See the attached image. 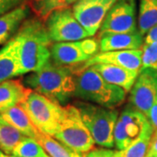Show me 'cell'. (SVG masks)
Wrapping results in <instances>:
<instances>
[{"label": "cell", "mask_w": 157, "mask_h": 157, "mask_svg": "<svg viewBox=\"0 0 157 157\" xmlns=\"http://www.w3.org/2000/svg\"><path fill=\"white\" fill-rule=\"evenodd\" d=\"M12 39L21 75L37 72L51 60L52 40L45 22L38 17L25 19Z\"/></svg>", "instance_id": "6da1fadb"}, {"label": "cell", "mask_w": 157, "mask_h": 157, "mask_svg": "<svg viewBox=\"0 0 157 157\" xmlns=\"http://www.w3.org/2000/svg\"><path fill=\"white\" fill-rule=\"evenodd\" d=\"M22 84L60 106L67 105L76 88L75 74L71 67L59 66L52 60L39 71L28 73Z\"/></svg>", "instance_id": "7a4b0ae2"}, {"label": "cell", "mask_w": 157, "mask_h": 157, "mask_svg": "<svg viewBox=\"0 0 157 157\" xmlns=\"http://www.w3.org/2000/svg\"><path fill=\"white\" fill-rule=\"evenodd\" d=\"M74 74L76 84L74 97L79 101L107 108H116L125 101L127 92L108 83L92 67Z\"/></svg>", "instance_id": "3957f363"}, {"label": "cell", "mask_w": 157, "mask_h": 157, "mask_svg": "<svg viewBox=\"0 0 157 157\" xmlns=\"http://www.w3.org/2000/svg\"><path fill=\"white\" fill-rule=\"evenodd\" d=\"M52 137L78 154L89 152L95 144L78 109L71 104L62 107L60 120Z\"/></svg>", "instance_id": "277c9868"}, {"label": "cell", "mask_w": 157, "mask_h": 157, "mask_svg": "<svg viewBox=\"0 0 157 157\" xmlns=\"http://www.w3.org/2000/svg\"><path fill=\"white\" fill-rule=\"evenodd\" d=\"M74 106L78 109L83 122L96 144L107 148L114 146L113 130L119 117L117 109L82 101H76Z\"/></svg>", "instance_id": "5b68a950"}, {"label": "cell", "mask_w": 157, "mask_h": 157, "mask_svg": "<svg viewBox=\"0 0 157 157\" xmlns=\"http://www.w3.org/2000/svg\"><path fill=\"white\" fill-rule=\"evenodd\" d=\"M40 133L53 136L60 120L62 106L32 91L20 104Z\"/></svg>", "instance_id": "8992f818"}, {"label": "cell", "mask_w": 157, "mask_h": 157, "mask_svg": "<svg viewBox=\"0 0 157 157\" xmlns=\"http://www.w3.org/2000/svg\"><path fill=\"white\" fill-rule=\"evenodd\" d=\"M44 22L52 42H73L90 37L70 7L52 11Z\"/></svg>", "instance_id": "52a82bcc"}, {"label": "cell", "mask_w": 157, "mask_h": 157, "mask_svg": "<svg viewBox=\"0 0 157 157\" xmlns=\"http://www.w3.org/2000/svg\"><path fill=\"white\" fill-rule=\"evenodd\" d=\"M148 124L149 121L144 113L128 105L119 113L113 130L114 145L118 150H123L138 139Z\"/></svg>", "instance_id": "ba28073f"}, {"label": "cell", "mask_w": 157, "mask_h": 157, "mask_svg": "<svg viewBox=\"0 0 157 157\" xmlns=\"http://www.w3.org/2000/svg\"><path fill=\"white\" fill-rule=\"evenodd\" d=\"M136 31V0H118L102 23L99 37L104 34L129 33Z\"/></svg>", "instance_id": "9c48e42d"}, {"label": "cell", "mask_w": 157, "mask_h": 157, "mask_svg": "<svg viewBox=\"0 0 157 157\" xmlns=\"http://www.w3.org/2000/svg\"><path fill=\"white\" fill-rule=\"evenodd\" d=\"M118 0H78L73 6L75 17L88 33L94 36L105 17Z\"/></svg>", "instance_id": "30bf717a"}, {"label": "cell", "mask_w": 157, "mask_h": 157, "mask_svg": "<svg viewBox=\"0 0 157 157\" xmlns=\"http://www.w3.org/2000/svg\"><path fill=\"white\" fill-rule=\"evenodd\" d=\"M157 99V71L152 68L140 69L130 90L129 105L147 115Z\"/></svg>", "instance_id": "8fae6325"}, {"label": "cell", "mask_w": 157, "mask_h": 157, "mask_svg": "<svg viewBox=\"0 0 157 157\" xmlns=\"http://www.w3.org/2000/svg\"><path fill=\"white\" fill-rule=\"evenodd\" d=\"M142 49L137 50L110 51L98 52L87 61L80 64L78 67H70L73 73L90 67L95 64H111L118 67L139 73L141 68Z\"/></svg>", "instance_id": "7c38bea8"}, {"label": "cell", "mask_w": 157, "mask_h": 157, "mask_svg": "<svg viewBox=\"0 0 157 157\" xmlns=\"http://www.w3.org/2000/svg\"><path fill=\"white\" fill-rule=\"evenodd\" d=\"M50 51L51 60L62 67H75L90 59L83 52L79 41L53 43Z\"/></svg>", "instance_id": "4fadbf2b"}, {"label": "cell", "mask_w": 157, "mask_h": 157, "mask_svg": "<svg viewBox=\"0 0 157 157\" xmlns=\"http://www.w3.org/2000/svg\"><path fill=\"white\" fill-rule=\"evenodd\" d=\"M100 52L137 50L144 44V36L139 31L129 33H109L99 37Z\"/></svg>", "instance_id": "5bb4252c"}, {"label": "cell", "mask_w": 157, "mask_h": 157, "mask_svg": "<svg viewBox=\"0 0 157 157\" xmlns=\"http://www.w3.org/2000/svg\"><path fill=\"white\" fill-rule=\"evenodd\" d=\"M92 67L110 84L117 86L126 92L131 90L139 73L111 64H95Z\"/></svg>", "instance_id": "9a60e30c"}, {"label": "cell", "mask_w": 157, "mask_h": 157, "mask_svg": "<svg viewBox=\"0 0 157 157\" xmlns=\"http://www.w3.org/2000/svg\"><path fill=\"white\" fill-rule=\"evenodd\" d=\"M30 11L28 4H25L0 16V45L8 43L14 37L24 21L28 18Z\"/></svg>", "instance_id": "2e32d148"}, {"label": "cell", "mask_w": 157, "mask_h": 157, "mask_svg": "<svg viewBox=\"0 0 157 157\" xmlns=\"http://www.w3.org/2000/svg\"><path fill=\"white\" fill-rule=\"evenodd\" d=\"M31 90L18 80L9 79L0 84V113L21 104Z\"/></svg>", "instance_id": "e0dca14e"}, {"label": "cell", "mask_w": 157, "mask_h": 157, "mask_svg": "<svg viewBox=\"0 0 157 157\" xmlns=\"http://www.w3.org/2000/svg\"><path fill=\"white\" fill-rule=\"evenodd\" d=\"M0 116L18 130L23 135L36 140H38L40 132L36 128L28 114L23 109L20 104L11 107L5 113H0Z\"/></svg>", "instance_id": "ac0fdd59"}, {"label": "cell", "mask_w": 157, "mask_h": 157, "mask_svg": "<svg viewBox=\"0 0 157 157\" xmlns=\"http://www.w3.org/2000/svg\"><path fill=\"white\" fill-rule=\"evenodd\" d=\"M21 76L16 45L11 39L0 49V84L13 77Z\"/></svg>", "instance_id": "d6986e66"}, {"label": "cell", "mask_w": 157, "mask_h": 157, "mask_svg": "<svg viewBox=\"0 0 157 157\" xmlns=\"http://www.w3.org/2000/svg\"><path fill=\"white\" fill-rule=\"evenodd\" d=\"M137 24L138 31L143 36L157 25V0H140Z\"/></svg>", "instance_id": "ffe728a7"}, {"label": "cell", "mask_w": 157, "mask_h": 157, "mask_svg": "<svg viewBox=\"0 0 157 157\" xmlns=\"http://www.w3.org/2000/svg\"><path fill=\"white\" fill-rule=\"evenodd\" d=\"M154 131L155 129L149 122L138 139L123 150H118L119 157H147Z\"/></svg>", "instance_id": "44dd1931"}, {"label": "cell", "mask_w": 157, "mask_h": 157, "mask_svg": "<svg viewBox=\"0 0 157 157\" xmlns=\"http://www.w3.org/2000/svg\"><path fill=\"white\" fill-rule=\"evenodd\" d=\"M78 0H29L28 5L36 17L45 21L52 11L68 8Z\"/></svg>", "instance_id": "7402d4cb"}, {"label": "cell", "mask_w": 157, "mask_h": 157, "mask_svg": "<svg viewBox=\"0 0 157 157\" xmlns=\"http://www.w3.org/2000/svg\"><path fill=\"white\" fill-rule=\"evenodd\" d=\"M25 137L0 116V150L6 155H11L15 147Z\"/></svg>", "instance_id": "603a6c76"}, {"label": "cell", "mask_w": 157, "mask_h": 157, "mask_svg": "<svg viewBox=\"0 0 157 157\" xmlns=\"http://www.w3.org/2000/svg\"><path fill=\"white\" fill-rule=\"evenodd\" d=\"M37 140L50 157H77L78 153L63 145L50 135L40 133Z\"/></svg>", "instance_id": "cb8c5ba5"}, {"label": "cell", "mask_w": 157, "mask_h": 157, "mask_svg": "<svg viewBox=\"0 0 157 157\" xmlns=\"http://www.w3.org/2000/svg\"><path fill=\"white\" fill-rule=\"evenodd\" d=\"M11 155L15 157H50L38 140L26 136L15 147Z\"/></svg>", "instance_id": "d4e9b609"}, {"label": "cell", "mask_w": 157, "mask_h": 157, "mask_svg": "<svg viewBox=\"0 0 157 157\" xmlns=\"http://www.w3.org/2000/svg\"><path fill=\"white\" fill-rule=\"evenodd\" d=\"M141 57V68H152L157 71V41L149 44H143Z\"/></svg>", "instance_id": "484cf974"}, {"label": "cell", "mask_w": 157, "mask_h": 157, "mask_svg": "<svg viewBox=\"0 0 157 157\" xmlns=\"http://www.w3.org/2000/svg\"><path fill=\"white\" fill-rule=\"evenodd\" d=\"M79 45H80V47L83 51V52L86 56L89 57L90 59L93 56L96 55L100 51L99 40L95 38H93V37H89V38L82 39V40H79Z\"/></svg>", "instance_id": "4316f807"}, {"label": "cell", "mask_w": 157, "mask_h": 157, "mask_svg": "<svg viewBox=\"0 0 157 157\" xmlns=\"http://www.w3.org/2000/svg\"><path fill=\"white\" fill-rule=\"evenodd\" d=\"M28 1L29 0H0V16L5 15L25 4H28Z\"/></svg>", "instance_id": "83f0119b"}, {"label": "cell", "mask_w": 157, "mask_h": 157, "mask_svg": "<svg viewBox=\"0 0 157 157\" xmlns=\"http://www.w3.org/2000/svg\"><path fill=\"white\" fill-rule=\"evenodd\" d=\"M83 157H119L118 150L109 148H94L86 153Z\"/></svg>", "instance_id": "f1b7e54d"}, {"label": "cell", "mask_w": 157, "mask_h": 157, "mask_svg": "<svg viewBox=\"0 0 157 157\" xmlns=\"http://www.w3.org/2000/svg\"><path fill=\"white\" fill-rule=\"evenodd\" d=\"M147 118L151 124L152 127L154 128V129L157 130V99L150 108L149 112L147 115Z\"/></svg>", "instance_id": "f546056e"}, {"label": "cell", "mask_w": 157, "mask_h": 157, "mask_svg": "<svg viewBox=\"0 0 157 157\" xmlns=\"http://www.w3.org/2000/svg\"><path fill=\"white\" fill-rule=\"evenodd\" d=\"M154 155H157V130H155L152 135L147 156H151Z\"/></svg>", "instance_id": "4dcf8cb0"}, {"label": "cell", "mask_w": 157, "mask_h": 157, "mask_svg": "<svg viewBox=\"0 0 157 157\" xmlns=\"http://www.w3.org/2000/svg\"><path fill=\"white\" fill-rule=\"evenodd\" d=\"M157 41V25L151 28L144 36V43L149 44Z\"/></svg>", "instance_id": "1f68e13d"}, {"label": "cell", "mask_w": 157, "mask_h": 157, "mask_svg": "<svg viewBox=\"0 0 157 157\" xmlns=\"http://www.w3.org/2000/svg\"><path fill=\"white\" fill-rule=\"evenodd\" d=\"M0 157H15V156H13V155H6V154H4L3 152L0 150Z\"/></svg>", "instance_id": "d6a6232c"}, {"label": "cell", "mask_w": 157, "mask_h": 157, "mask_svg": "<svg viewBox=\"0 0 157 157\" xmlns=\"http://www.w3.org/2000/svg\"><path fill=\"white\" fill-rule=\"evenodd\" d=\"M147 157H157V155H151V156H147Z\"/></svg>", "instance_id": "836d02e7"}, {"label": "cell", "mask_w": 157, "mask_h": 157, "mask_svg": "<svg viewBox=\"0 0 157 157\" xmlns=\"http://www.w3.org/2000/svg\"><path fill=\"white\" fill-rule=\"evenodd\" d=\"M77 157H83V156H81V155H80V154H78V155H77Z\"/></svg>", "instance_id": "e575fe53"}]
</instances>
